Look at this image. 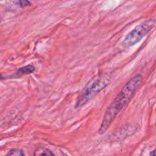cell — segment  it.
I'll use <instances>...</instances> for the list:
<instances>
[{"label":"cell","instance_id":"obj_7","mask_svg":"<svg viewBox=\"0 0 156 156\" xmlns=\"http://www.w3.org/2000/svg\"><path fill=\"white\" fill-rule=\"evenodd\" d=\"M151 156H156V149L155 151H153V152H152V154H151Z\"/></svg>","mask_w":156,"mask_h":156},{"label":"cell","instance_id":"obj_4","mask_svg":"<svg viewBox=\"0 0 156 156\" xmlns=\"http://www.w3.org/2000/svg\"><path fill=\"white\" fill-rule=\"evenodd\" d=\"M34 156H55L53 152L48 149L46 148H38L34 152Z\"/></svg>","mask_w":156,"mask_h":156},{"label":"cell","instance_id":"obj_6","mask_svg":"<svg viewBox=\"0 0 156 156\" xmlns=\"http://www.w3.org/2000/svg\"><path fill=\"white\" fill-rule=\"evenodd\" d=\"M6 156H25L24 152L21 150V149H14L9 151L7 153Z\"/></svg>","mask_w":156,"mask_h":156},{"label":"cell","instance_id":"obj_3","mask_svg":"<svg viewBox=\"0 0 156 156\" xmlns=\"http://www.w3.org/2000/svg\"><path fill=\"white\" fill-rule=\"evenodd\" d=\"M152 25L149 23H143L136 26L132 31L129 32L125 39L123 40L122 45L125 48H128L132 46L135 45L138 42H140L145 36L148 34V32L151 30Z\"/></svg>","mask_w":156,"mask_h":156},{"label":"cell","instance_id":"obj_2","mask_svg":"<svg viewBox=\"0 0 156 156\" xmlns=\"http://www.w3.org/2000/svg\"><path fill=\"white\" fill-rule=\"evenodd\" d=\"M111 75L103 74L90 81L83 89L82 94L79 95L76 103V108L83 106L90 99L92 98L98 93L106 88L108 84L111 82Z\"/></svg>","mask_w":156,"mask_h":156},{"label":"cell","instance_id":"obj_5","mask_svg":"<svg viewBox=\"0 0 156 156\" xmlns=\"http://www.w3.org/2000/svg\"><path fill=\"white\" fill-rule=\"evenodd\" d=\"M35 68L31 65H28L26 66L23 67V68H21L17 73L16 76H21L22 75H25V74H29V73H31L34 71Z\"/></svg>","mask_w":156,"mask_h":156},{"label":"cell","instance_id":"obj_1","mask_svg":"<svg viewBox=\"0 0 156 156\" xmlns=\"http://www.w3.org/2000/svg\"><path fill=\"white\" fill-rule=\"evenodd\" d=\"M142 82L143 76L141 75H136L123 87L121 91L107 110L99 129V133L103 134L109 128L114 119L133 98L140 88Z\"/></svg>","mask_w":156,"mask_h":156}]
</instances>
